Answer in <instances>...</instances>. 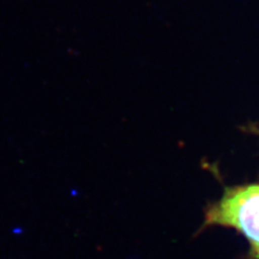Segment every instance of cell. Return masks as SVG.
I'll use <instances>...</instances> for the list:
<instances>
[{
  "mask_svg": "<svg viewBox=\"0 0 259 259\" xmlns=\"http://www.w3.org/2000/svg\"><path fill=\"white\" fill-rule=\"evenodd\" d=\"M209 227L238 231L249 246L243 259H259V183L225 187L223 196L204 208L200 231Z\"/></svg>",
  "mask_w": 259,
  "mask_h": 259,
  "instance_id": "1",
  "label": "cell"
}]
</instances>
